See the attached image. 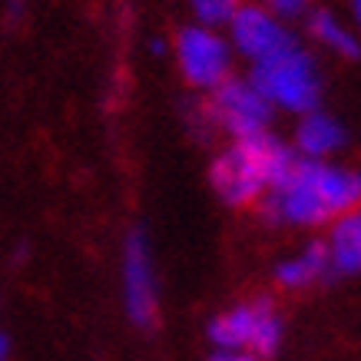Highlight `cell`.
Listing matches in <instances>:
<instances>
[{
  "instance_id": "obj_1",
  "label": "cell",
  "mask_w": 361,
  "mask_h": 361,
  "mask_svg": "<svg viewBox=\"0 0 361 361\" xmlns=\"http://www.w3.org/2000/svg\"><path fill=\"white\" fill-rule=\"evenodd\" d=\"M252 87L269 103H279L285 110H312L318 103L315 63L308 60V54L298 44L259 60Z\"/></svg>"
},
{
  "instance_id": "obj_2",
  "label": "cell",
  "mask_w": 361,
  "mask_h": 361,
  "mask_svg": "<svg viewBox=\"0 0 361 361\" xmlns=\"http://www.w3.org/2000/svg\"><path fill=\"white\" fill-rule=\"evenodd\" d=\"M212 116L235 133L239 140L265 133L269 123V99L252 87V83H239V80H222L212 97Z\"/></svg>"
},
{
  "instance_id": "obj_3",
  "label": "cell",
  "mask_w": 361,
  "mask_h": 361,
  "mask_svg": "<svg viewBox=\"0 0 361 361\" xmlns=\"http://www.w3.org/2000/svg\"><path fill=\"white\" fill-rule=\"evenodd\" d=\"M176 54H179V66H183L186 80L196 83V87H219L226 73H229L226 44L216 33L202 30V27H189V30L179 33Z\"/></svg>"
},
{
  "instance_id": "obj_4",
  "label": "cell",
  "mask_w": 361,
  "mask_h": 361,
  "mask_svg": "<svg viewBox=\"0 0 361 361\" xmlns=\"http://www.w3.org/2000/svg\"><path fill=\"white\" fill-rule=\"evenodd\" d=\"M123 285H126V312H130V318L142 329H149L156 322V282L142 232H130V239H126Z\"/></svg>"
},
{
  "instance_id": "obj_5",
  "label": "cell",
  "mask_w": 361,
  "mask_h": 361,
  "mask_svg": "<svg viewBox=\"0 0 361 361\" xmlns=\"http://www.w3.org/2000/svg\"><path fill=\"white\" fill-rule=\"evenodd\" d=\"M229 20H232V40H235V47L249 56L252 63H259L265 56H272L279 50H285V47L295 44V37L285 30L272 13L259 11V7L232 11Z\"/></svg>"
},
{
  "instance_id": "obj_6",
  "label": "cell",
  "mask_w": 361,
  "mask_h": 361,
  "mask_svg": "<svg viewBox=\"0 0 361 361\" xmlns=\"http://www.w3.org/2000/svg\"><path fill=\"white\" fill-rule=\"evenodd\" d=\"M209 176H212L216 192H219L229 206H252V202L265 192L259 173L252 169V163L245 159V153H242L239 146L229 149V153H222L219 159L212 163Z\"/></svg>"
},
{
  "instance_id": "obj_7",
  "label": "cell",
  "mask_w": 361,
  "mask_h": 361,
  "mask_svg": "<svg viewBox=\"0 0 361 361\" xmlns=\"http://www.w3.org/2000/svg\"><path fill=\"white\" fill-rule=\"evenodd\" d=\"M242 153H245V159L252 163V169L259 173V179H262V186L272 192V189H279L288 179V173H292V166H295V159L288 156V149H285L282 142H275L269 133H255V136H245V140L235 142Z\"/></svg>"
},
{
  "instance_id": "obj_8",
  "label": "cell",
  "mask_w": 361,
  "mask_h": 361,
  "mask_svg": "<svg viewBox=\"0 0 361 361\" xmlns=\"http://www.w3.org/2000/svg\"><path fill=\"white\" fill-rule=\"evenodd\" d=\"M318 186L329 216H345L361 206V176L351 169H335V166H318Z\"/></svg>"
},
{
  "instance_id": "obj_9",
  "label": "cell",
  "mask_w": 361,
  "mask_h": 361,
  "mask_svg": "<svg viewBox=\"0 0 361 361\" xmlns=\"http://www.w3.org/2000/svg\"><path fill=\"white\" fill-rule=\"evenodd\" d=\"M329 262L345 275L361 272V209L345 212L335 222L331 232V249H329Z\"/></svg>"
},
{
  "instance_id": "obj_10",
  "label": "cell",
  "mask_w": 361,
  "mask_h": 361,
  "mask_svg": "<svg viewBox=\"0 0 361 361\" xmlns=\"http://www.w3.org/2000/svg\"><path fill=\"white\" fill-rule=\"evenodd\" d=\"M298 149L305 153V159H318V156L331 153L341 146V126L325 113H308L302 126H298Z\"/></svg>"
},
{
  "instance_id": "obj_11",
  "label": "cell",
  "mask_w": 361,
  "mask_h": 361,
  "mask_svg": "<svg viewBox=\"0 0 361 361\" xmlns=\"http://www.w3.org/2000/svg\"><path fill=\"white\" fill-rule=\"evenodd\" d=\"M325 269H329V249H325V245H312V249H305L298 259H288V262L279 265L275 279H279L285 288H302V285L322 279Z\"/></svg>"
},
{
  "instance_id": "obj_12",
  "label": "cell",
  "mask_w": 361,
  "mask_h": 361,
  "mask_svg": "<svg viewBox=\"0 0 361 361\" xmlns=\"http://www.w3.org/2000/svg\"><path fill=\"white\" fill-rule=\"evenodd\" d=\"M249 335H252V305L232 308V312L219 315L209 325V338L226 351L249 348Z\"/></svg>"
},
{
  "instance_id": "obj_13",
  "label": "cell",
  "mask_w": 361,
  "mask_h": 361,
  "mask_svg": "<svg viewBox=\"0 0 361 361\" xmlns=\"http://www.w3.org/2000/svg\"><path fill=\"white\" fill-rule=\"evenodd\" d=\"M279 338H282V325L275 318V308L269 302H255L252 305V335H249V348L255 355H272L279 348Z\"/></svg>"
},
{
  "instance_id": "obj_14",
  "label": "cell",
  "mask_w": 361,
  "mask_h": 361,
  "mask_svg": "<svg viewBox=\"0 0 361 361\" xmlns=\"http://www.w3.org/2000/svg\"><path fill=\"white\" fill-rule=\"evenodd\" d=\"M312 30H315V37L325 47H331V50H338V54H345V56H358V40L335 20L331 13H315V17H312Z\"/></svg>"
},
{
  "instance_id": "obj_15",
  "label": "cell",
  "mask_w": 361,
  "mask_h": 361,
  "mask_svg": "<svg viewBox=\"0 0 361 361\" xmlns=\"http://www.w3.org/2000/svg\"><path fill=\"white\" fill-rule=\"evenodd\" d=\"M202 23H222L232 17V0H192Z\"/></svg>"
},
{
  "instance_id": "obj_16",
  "label": "cell",
  "mask_w": 361,
  "mask_h": 361,
  "mask_svg": "<svg viewBox=\"0 0 361 361\" xmlns=\"http://www.w3.org/2000/svg\"><path fill=\"white\" fill-rule=\"evenodd\" d=\"M269 4H272V11L279 17H298L308 7V0H269Z\"/></svg>"
},
{
  "instance_id": "obj_17",
  "label": "cell",
  "mask_w": 361,
  "mask_h": 361,
  "mask_svg": "<svg viewBox=\"0 0 361 361\" xmlns=\"http://www.w3.org/2000/svg\"><path fill=\"white\" fill-rule=\"evenodd\" d=\"M209 361H259V358L255 355H242V351H222V355H216Z\"/></svg>"
},
{
  "instance_id": "obj_18",
  "label": "cell",
  "mask_w": 361,
  "mask_h": 361,
  "mask_svg": "<svg viewBox=\"0 0 361 361\" xmlns=\"http://www.w3.org/2000/svg\"><path fill=\"white\" fill-rule=\"evenodd\" d=\"M0 361H11V338L0 335Z\"/></svg>"
},
{
  "instance_id": "obj_19",
  "label": "cell",
  "mask_w": 361,
  "mask_h": 361,
  "mask_svg": "<svg viewBox=\"0 0 361 361\" xmlns=\"http://www.w3.org/2000/svg\"><path fill=\"white\" fill-rule=\"evenodd\" d=\"M20 7H23V0H11V17H17V13H20Z\"/></svg>"
},
{
  "instance_id": "obj_20",
  "label": "cell",
  "mask_w": 361,
  "mask_h": 361,
  "mask_svg": "<svg viewBox=\"0 0 361 361\" xmlns=\"http://www.w3.org/2000/svg\"><path fill=\"white\" fill-rule=\"evenodd\" d=\"M355 13H358V20H361V0H355Z\"/></svg>"
},
{
  "instance_id": "obj_21",
  "label": "cell",
  "mask_w": 361,
  "mask_h": 361,
  "mask_svg": "<svg viewBox=\"0 0 361 361\" xmlns=\"http://www.w3.org/2000/svg\"><path fill=\"white\" fill-rule=\"evenodd\" d=\"M232 4H235V0H232Z\"/></svg>"
}]
</instances>
